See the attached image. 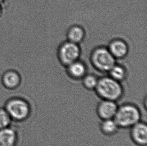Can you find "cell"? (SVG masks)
Here are the masks:
<instances>
[{
    "label": "cell",
    "instance_id": "1",
    "mask_svg": "<svg viewBox=\"0 0 147 146\" xmlns=\"http://www.w3.org/2000/svg\"><path fill=\"white\" fill-rule=\"evenodd\" d=\"M13 121L22 122L27 120L31 113V108L26 99L14 97L8 99L4 106Z\"/></svg>",
    "mask_w": 147,
    "mask_h": 146
},
{
    "label": "cell",
    "instance_id": "2",
    "mask_svg": "<svg viewBox=\"0 0 147 146\" xmlns=\"http://www.w3.org/2000/svg\"><path fill=\"white\" fill-rule=\"evenodd\" d=\"M95 90L102 100L115 102L119 100L123 94V89L120 83L111 77L98 79Z\"/></svg>",
    "mask_w": 147,
    "mask_h": 146
},
{
    "label": "cell",
    "instance_id": "3",
    "mask_svg": "<svg viewBox=\"0 0 147 146\" xmlns=\"http://www.w3.org/2000/svg\"><path fill=\"white\" fill-rule=\"evenodd\" d=\"M141 114L138 107L131 104H125L118 107L113 119L119 128H129L141 120Z\"/></svg>",
    "mask_w": 147,
    "mask_h": 146
},
{
    "label": "cell",
    "instance_id": "4",
    "mask_svg": "<svg viewBox=\"0 0 147 146\" xmlns=\"http://www.w3.org/2000/svg\"><path fill=\"white\" fill-rule=\"evenodd\" d=\"M92 63L100 71L109 72L115 64V58L111 55L108 49L98 48L92 55Z\"/></svg>",
    "mask_w": 147,
    "mask_h": 146
},
{
    "label": "cell",
    "instance_id": "5",
    "mask_svg": "<svg viewBox=\"0 0 147 146\" xmlns=\"http://www.w3.org/2000/svg\"><path fill=\"white\" fill-rule=\"evenodd\" d=\"M80 54V50L78 44L71 42L64 43L59 50V58L62 63L65 65L78 61Z\"/></svg>",
    "mask_w": 147,
    "mask_h": 146
},
{
    "label": "cell",
    "instance_id": "6",
    "mask_svg": "<svg viewBox=\"0 0 147 146\" xmlns=\"http://www.w3.org/2000/svg\"><path fill=\"white\" fill-rule=\"evenodd\" d=\"M131 128V137L134 142L138 146H146L147 144L146 123L140 121Z\"/></svg>",
    "mask_w": 147,
    "mask_h": 146
},
{
    "label": "cell",
    "instance_id": "7",
    "mask_svg": "<svg viewBox=\"0 0 147 146\" xmlns=\"http://www.w3.org/2000/svg\"><path fill=\"white\" fill-rule=\"evenodd\" d=\"M115 101L102 100L97 108V114L102 120L113 119L118 109Z\"/></svg>",
    "mask_w": 147,
    "mask_h": 146
},
{
    "label": "cell",
    "instance_id": "8",
    "mask_svg": "<svg viewBox=\"0 0 147 146\" xmlns=\"http://www.w3.org/2000/svg\"><path fill=\"white\" fill-rule=\"evenodd\" d=\"M18 142V133L11 126L0 129V146H16Z\"/></svg>",
    "mask_w": 147,
    "mask_h": 146
},
{
    "label": "cell",
    "instance_id": "9",
    "mask_svg": "<svg viewBox=\"0 0 147 146\" xmlns=\"http://www.w3.org/2000/svg\"><path fill=\"white\" fill-rule=\"evenodd\" d=\"M115 58H123L127 55L128 47L125 42L121 40H115L111 42L108 48Z\"/></svg>",
    "mask_w": 147,
    "mask_h": 146
},
{
    "label": "cell",
    "instance_id": "10",
    "mask_svg": "<svg viewBox=\"0 0 147 146\" xmlns=\"http://www.w3.org/2000/svg\"><path fill=\"white\" fill-rule=\"evenodd\" d=\"M21 79L19 75L15 72H8L2 78L3 84L7 89L13 90L19 86Z\"/></svg>",
    "mask_w": 147,
    "mask_h": 146
},
{
    "label": "cell",
    "instance_id": "11",
    "mask_svg": "<svg viewBox=\"0 0 147 146\" xmlns=\"http://www.w3.org/2000/svg\"><path fill=\"white\" fill-rule=\"evenodd\" d=\"M68 66L69 74L74 79H80L86 76V68L82 62L76 61Z\"/></svg>",
    "mask_w": 147,
    "mask_h": 146
},
{
    "label": "cell",
    "instance_id": "12",
    "mask_svg": "<svg viewBox=\"0 0 147 146\" xmlns=\"http://www.w3.org/2000/svg\"><path fill=\"white\" fill-rule=\"evenodd\" d=\"M100 127L101 132L106 135L115 134L119 128L117 123L113 119L103 120Z\"/></svg>",
    "mask_w": 147,
    "mask_h": 146
},
{
    "label": "cell",
    "instance_id": "13",
    "mask_svg": "<svg viewBox=\"0 0 147 146\" xmlns=\"http://www.w3.org/2000/svg\"><path fill=\"white\" fill-rule=\"evenodd\" d=\"M67 35L69 41L78 44L84 39L85 33L82 27L80 26H74L72 27L69 30Z\"/></svg>",
    "mask_w": 147,
    "mask_h": 146
},
{
    "label": "cell",
    "instance_id": "14",
    "mask_svg": "<svg viewBox=\"0 0 147 146\" xmlns=\"http://www.w3.org/2000/svg\"><path fill=\"white\" fill-rule=\"evenodd\" d=\"M109 72L110 77L119 82L125 79L127 76V72L125 68L115 64Z\"/></svg>",
    "mask_w": 147,
    "mask_h": 146
},
{
    "label": "cell",
    "instance_id": "15",
    "mask_svg": "<svg viewBox=\"0 0 147 146\" xmlns=\"http://www.w3.org/2000/svg\"><path fill=\"white\" fill-rule=\"evenodd\" d=\"M12 119L5 108H0V129L11 126Z\"/></svg>",
    "mask_w": 147,
    "mask_h": 146
},
{
    "label": "cell",
    "instance_id": "16",
    "mask_svg": "<svg viewBox=\"0 0 147 146\" xmlns=\"http://www.w3.org/2000/svg\"><path fill=\"white\" fill-rule=\"evenodd\" d=\"M83 85L88 90H95L98 85V79L92 75H88L83 77Z\"/></svg>",
    "mask_w": 147,
    "mask_h": 146
}]
</instances>
